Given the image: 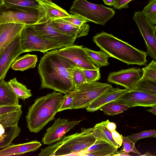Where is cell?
Returning a JSON list of instances; mask_svg holds the SVG:
<instances>
[{
    "label": "cell",
    "instance_id": "cell-20",
    "mask_svg": "<svg viewBox=\"0 0 156 156\" xmlns=\"http://www.w3.org/2000/svg\"><path fill=\"white\" fill-rule=\"evenodd\" d=\"M128 90L126 89L113 88L91 103L86 108V110L87 112H91L98 111L106 104L116 100Z\"/></svg>",
    "mask_w": 156,
    "mask_h": 156
},
{
    "label": "cell",
    "instance_id": "cell-1",
    "mask_svg": "<svg viewBox=\"0 0 156 156\" xmlns=\"http://www.w3.org/2000/svg\"><path fill=\"white\" fill-rule=\"evenodd\" d=\"M76 66L61 55L58 50L47 52L40 60L38 72L41 89H49L66 94L75 89L73 75Z\"/></svg>",
    "mask_w": 156,
    "mask_h": 156
},
{
    "label": "cell",
    "instance_id": "cell-32",
    "mask_svg": "<svg viewBox=\"0 0 156 156\" xmlns=\"http://www.w3.org/2000/svg\"><path fill=\"white\" fill-rule=\"evenodd\" d=\"M142 12L151 23L156 25V0H150Z\"/></svg>",
    "mask_w": 156,
    "mask_h": 156
},
{
    "label": "cell",
    "instance_id": "cell-42",
    "mask_svg": "<svg viewBox=\"0 0 156 156\" xmlns=\"http://www.w3.org/2000/svg\"><path fill=\"white\" fill-rule=\"evenodd\" d=\"M111 132L114 140L117 144L121 147L122 144V135H120L116 130Z\"/></svg>",
    "mask_w": 156,
    "mask_h": 156
},
{
    "label": "cell",
    "instance_id": "cell-17",
    "mask_svg": "<svg viewBox=\"0 0 156 156\" xmlns=\"http://www.w3.org/2000/svg\"><path fill=\"white\" fill-rule=\"evenodd\" d=\"M41 2V7L38 10L39 18L37 23L48 20L53 21L70 16V14L66 11L51 1L43 0Z\"/></svg>",
    "mask_w": 156,
    "mask_h": 156
},
{
    "label": "cell",
    "instance_id": "cell-25",
    "mask_svg": "<svg viewBox=\"0 0 156 156\" xmlns=\"http://www.w3.org/2000/svg\"><path fill=\"white\" fill-rule=\"evenodd\" d=\"M92 134L96 139L105 141L117 149L120 147L114 140L112 132L101 122L96 124L93 127Z\"/></svg>",
    "mask_w": 156,
    "mask_h": 156
},
{
    "label": "cell",
    "instance_id": "cell-26",
    "mask_svg": "<svg viewBox=\"0 0 156 156\" xmlns=\"http://www.w3.org/2000/svg\"><path fill=\"white\" fill-rule=\"evenodd\" d=\"M115 146L102 140L96 139L94 142L87 149L73 153L72 156H88L94 152L108 150H117Z\"/></svg>",
    "mask_w": 156,
    "mask_h": 156
},
{
    "label": "cell",
    "instance_id": "cell-14",
    "mask_svg": "<svg viewBox=\"0 0 156 156\" xmlns=\"http://www.w3.org/2000/svg\"><path fill=\"white\" fill-rule=\"evenodd\" d=\"M129 108L140 106L153 107L156 105V96L138 90L130 89L115 100Z\"/></svg>",
    "mask_w": 156,
    "mask_h": 156
},
{
    "label": "cell",
    "instance_id": "cell-4",
    "mask_svg": "<svg viewBox=\"0 0 156 156\" xmlns=\"http://www.w3.org/2000/svg\"><path fill=\"white\" fill-rule=\"evenodd\" d=\"M93 127L84 129L79 133L63 137L54 144L42 148L38 155L69 156L87 149L96 140L92 134Z\"/></svg>",
    "mask_w": 156,
    "mask_h": 156
},
{
    "label": "cell",
    "instance_id": "cell-33",
    "mask_svg": "<svg viewBox=\"0 0 156 156\" xmlns=\"http://www.w3.org/2000/svg\"><path fill=\"white\" fill-rule=\"evenodd\" d=\"M74 98V93L72 91L63 96L58 112L66 110H71Z\"/></svg>",
    "mask_w": 156,
    "mask_h": 156
},
{
    "label": "cell",
    "instance_id": "cell-5",
    "mask_svg": "<svg viewBox=\"0 0 156 156\" xmlns=\"http://www.w3.org/2000/svg\"><path fill=\"white\" fill-rule=\"evenodd\" d=\"M71 14L80 16L95 23L104 26L115 15L112 8L91 3L87 0H74L70 7Z\"/></svg>",
    "mask_w": 156,
    "mask_h": 156
},
{
    "label": "cell",
    "instance_id": "cell-49",
    "mask_svg": "<svg viewBox=\"0 0 156 156\" xmlns=\"http://www.w3.org/2000/svg\"><path fill=\"white\" fill-rule=\"evenodd\" d=\"M38 0L39 1H40V2H42L43 0ZM48 0V1H51L52 0Z\"/></svg>",
    "mask_w": 156,
    "mask_h": 156
},
{
    "label": "cell",
    "instance_id": "cell-27",
    "mask_svg": "<svg viewBox=\"0 0 156 156\" xmlns=\"http://www.w3.org/2000/svg\"><path fill=\"white\" fill-rule=\"evenodd\" d=\"M0 6L6 8L14 7H30L39 10L41 2L38 0H0Z\"/></svg>",
    "mask_w": 156,
    "mask_h": 156
},
{
    "label": "cell",
    "instance_id": "cell-44",
    "mask_svg": "<svg viewBox=\"0 0 156 156\" xmlns=\"http://www.w3.org/2000/svg\"><path fill=\"white\" fill-rule=\"evenodd\" d=\"M113 156H130V155L129 154V153H125V152L120 151L119 152L117 151L116 152Z\"/></svg>",
    "mask_w": 156,
    "mask_h": 156
},
{
    "label": "cell",
    "instance_id": "cell-8",
    "mask_svg": "<svg viewBox=\"0 0 156 156\" xmlns=\"http://www.w3.org/2000/svg\"><path fill=\"white\" fill-rule=\"evenodd\" d=\"M38 18L39 11L36 9L23 7L6 8L0 6V24L12 23L33 25L37 23Z\"/></svg>",
    "mask_w": 156,
    "mask_h": 156
},
{
    "label": "cell",
    "instance_id": "cell-23",
    "mask_svg": "<svg viewBox=\"0 0 156 156\" xmlns=\"http://www.w3.org/2000/svg\"><path fill=\"white\" fill-rule=\"evenodd\" d=\"M37 62L36 55L27 54L17 57L12 63L11 67L14 70L23 71L34 68Z\"/></svg>",
    "mask_w": 156,
    "mask_h": 156
},
{
    "label": "cell",
    "instance_id": "cell-19",
    "mask_svg": "<svg viewBox=\"0 0 156 156\" xmlns=\"http://www.w3.org/2000/svg\"><path fill=\"white\" fill-rule=\"evenodd\" d=\"M41 143L36 140L17 144L9 145L0 150V156L21 155L34 151L41 146Z\"/></svg>",
    "mask_w": 156,
    "mask_h": 156
},
{
    "label": "cell",
    "instance_id": "cell-29",
    "mask_svg": "<svg viewBox=\"0 0 156 156\" xmlns=\"http://www.w3.org/2000/svg\"><path fill=\"white\" fill-rule=\"evenodd\" d=\"M22 114L21 110L0 115V126L5 127L18 125Z\"/></svg>",
    "mask_w": 156,
    "mask_h": 156
},
{
    "label": "cell",
    "instance_id": "cell-12",
    "mask_svg": "<svg viewBox=\"0 0 156 156\" xmlns=\"http://www.w3.org/2000/svg\"><path fill=\"white\" fill-rule=\"evenodd\" d=\"M81 121H69L68 119L58 118L55 120L52 126L47 129L42 142L44 144L50 145L59 141L66 133Z\"/></svg>",
    "mask_w": 156,
    "mask_h": 156
},
{
    "label": "cell",
    "instance_id": "cell-46",
    "mask_svg": "<svg viewBox=\"0 0 156 156\" xmlns=\"http://www.w3.org/2000/svg\"><path fill=\"white\" fill-rule=\"evenodd\" d=\"M147 111L156 115V105L151 108L147 109Z\"/></svg>",
    "mask_w": 156,
    "mask_h": 156
},
{
    "label": "cell",
    "instance_id": "cell-24",
    "mask_svg": "<svg viewBox=\"0 0 156 156\" xmlns=\"http://www.w3.org/2000/svg\"><path fill=\"white\" fill-rule=\"evenodd\" d=\"M83 48L89 59L97 67L100 68L109 64L108 60L110 56L103 50L97 51L87 48Z\"/></svg>",
    "mask_w": 156,
    "mask_h": 156
},
{
    "label": "cell",
    "instance_id": "cell-11",
    "mask_svg": "<svg viewBox=\"0 0 156 156\" xmlns=\"http://www.w3.org/2000/svg\"><path fill=\"white\" fill-rule=\"evenodd\" d=\"M143 74L142 68H130L111 73L108 76L107 81L129 90L142 78Z\"/></svg>",
    "mask_w": 156,
    "mask_h": 156
},
{
    "label": "cell",
    "instance_id": "cell-36",
    "mask_svg": "<svg viewBox=\"0 0 156 156\" xmlns=\"http://www.w3.org/2000/svg\"><path fill=\"white\" fill-rule=\"evenodd\" d=\"M123 146L120 151L129 153L130 152L141 155L140 152L137 149L135 143L130 140L127 136H122Z\"/></svg>",
    "mask_w": 156,
    "mask_h": 156
},
{
    "label": "cell",
    "instance_id": "cell-30",
    "mask_svg": "<svg viewBox=\"0 0 156 156\" xmlns=\"http://www.w3.org/2000/svg\"><path fill=\"white\" fill-rule=\"evenodd\" d=\"M130 89L156 96V80L141 79Z\"/></svg>",
    "mask_w": 156,
    "mask_h": 156
},
{
    "label": "cell",
    "instance_id": "cell-41",
    "mask_svg": "<svg viewBox=\"0 0 156 156\" xmlns=\"http://www.w3.org/2000/svg\"><path fill=\"white\" fill-rule=\"evenodd\" d=\"M133 0H115V2L112 6L116 9H121L128 8L129 3Z\"/></svg>",
    "mask_w": 156,
    "mask_h": 156
},
{
    "label": "cell",
    "instance_id": "cell-40",
    "mask_svg": "<svg viewBox=\"0 0 156 156\" xmlns=\"http://www.w3.org/2000/svg\"><path fill=\"white\" fill-rule=\"evenodd\" d=\"M22 105H20L0 106V115L21 110Z\"/></svg>",
    "mask_w": 156,
    "mask_h": 156
},
{
    "label": "cell",
    "instance_id": "cell-35",
    "mask_svg": "<svg viewBox=\"0 0 156 156\" xmlns=\"http://www.w3.org/2000/svg\"><path fill=\"white\" fill-rule=\"evenodd\" d=\"M156 136V129L145 130L138 133L132 134L127 137L135 143L141 139L145 138L155 137Z\"/></svg>",
    "mask_w": 156,
    "mask_h": 156
},
{
    "label": "cell",
    "instance_id": "cell-7",
    "mask_svg": "<svg viewBox=\"0 0 156 156\" xmlns=\"http://www.w3.org/2000/svg\"><path fill=\"white\" fill-rule=\"evenodd\" d=\"M22 47L26 52L39 51L45 53L50 50L63 47L58 43L41 36L36 30L34 25H27L21 35Z\"/></svg>",
    "mask_w": 156,
    "mask_h": 156
},
{
    "label": "cell",
    "instance_id": "cell-34",
    "mask_svg": "<svg viewBox=\"0 0 156 156\" xmlns=\"http://www.w3.org/2000/svg\"><path fill=\"white\" fill-rule=\"evenodd\" d=\"M144 71L142 79L156 80V61L153 60L146 67L142 68Z\"/></svg>",
    "mask_w": 156,
    "mask_h": 156
},
{
    "label": "cell",
    "instance_id": "cell-31",
    "mask_svg": "<svg viewBox=\"0 0 156 156\" xmlns=\"http://www.w3.org/2000/svg\"><path fill=\"white\" fill-rule=\"evenodd\" d=\"M8 82L20 98L25 100L32 96L31 90L27 88L25 85L19 82L16 77L11 79Z\"/></svg>",
    "mask_w": 156,
    "mask_h": 156
},
{
    "label": "cell",
    "instance_id": "cell-48",
    "mask_svg": "<svg viewBox=\"0 0 156 156\" xmlns=\"http://www.w3.org/2000/svg\"><path fill=\"white\" fill-rule=\"evenodd\" d=\"M154 34L156 39V25L154 26Z\"/></svg>",
    "mask_w": 156,
    "mask_h": 156
},
{
    "label": "cell",
    "instance_id": "cell-50",
    "mask_svg": "<svg viewBox=\"0 0 156 156\" xmlns=\"http://www.w3.org/2000/svg\"><path fill=\"white\" fill-rule=\"evenodd\" d=\"M155 137L156 138V136H155Z\"/></svg>",
    "mask_w": 156,
    "mask_h": 156
},
{
    "label": "cell",
    "instance_id": "cell-9",
    "mask_svg": "<svg viewBox=\"0 0 156 156\" xmlns=\"http://www.w3.org/2000/svg\"><path fill=\"white\" fill-rule=\"evenodd\" d=\"M133 19L145 41L148 54L156 61V39L154 34V25L148 20L142 11L135 12Z\"/></svg>",
    "mask_w": 156,
    "mask_h": 156
},
{
    "label": "cell",
    "instance_id": "cell-2",
    "mask_svg": "<svg viewBox=\"0 0 156 156\" xmlns=\"http://www.w3.org/2000/svg\"><path fill=\"white\" fill-rule=\"evenodd\" d=\"M93 40L110 57L128 65L143 66L147 62V52L137 49L112 34L102 31L94 36Z\"/></svg>",
    "mask_w": 156,
    "mask_h": 156
},
{
    "label": "cell",
    "instance_id": "cell-16",
    "mask_svg": "<svg viewBox=\"0 0 156 156\" xmlns=\"http://www.w3.org/2000/svg\"><path fill=\"white\" fill-rule=\"evenodd\" d=\"M26 26L12 23L0 24V55L22 33Z\"/></svg>",
    "mask_w": 156,
    "mask_h": 156
},
{
    "label": "cell",
    "instance_id": "cell-3",
    "mask_svg": "<svg viewBox=\"0 0 156 156\" xmlns=\"http://www.w3.org/2000/svg\"><path fill=\"white\" fill-rule=\"evenodd\" d=\"M63 96L62 93L54 91L35 100L26 116L30 132H38L54 119Z\"/></svg>",
    "mask_w": 156,
    "mask_h": 156
},
{
    "label": "cell",
    "instance_id": "cell-47",
    "mask_svg": "<svg viewBox=\"0 0 156 156\" xmlns=\"http://www.w3.org/2000/svg\"><path fill=\"white\" fill-rule=\"evenodd\" d=\"M141 156H153L149 152H147L146 153L143 155H140Z\"/></svg>",
    "mask_w": 156,
    "mask_h": 156
},
{
    "label": "cell",
    "instance_id": "cell-22",
    "mask_svg": "<svg viewBox=\"0 0 156 156\" xmlns=\"http://www.w3.org/2000/svg\"><path fill=\"white\" fill-rule=\"evenodd\" d=\"M21 128L18 125L3 127L0 126V148L10 145L13 140L20 135Z\"/></svg>",
    "mask_w": 156,
    "mask_h": 156
},
{
    "label": "cell",
    "instance_id": "cell-10",
    "mask_svg": "<svg viewBox=\"0 0 156 156\" xmlns=\"http://www.w3.org/2000/svg\"><path fill=\"white\" fill-rule=\"evenodd\" d=\"M34 26L41 36L58 43L63 48L73 44L76 39L58 30L51 20L37 23Z\"/></svg>",
    "mask_w": 156,
    "mask_h": 156
},
{
    "label": "cell",
    "instance_id": "cell-43",
    "mask_svg": "<svg viewBox=\"0 0 156 156\" xmlns=\"http://www.w3.org/2000/svg\"><path fill=\"white\" fill-rule=\"evenodd\" d=\"M101 122L111 132L115 130L116 129V124L113 122H110L108 119L102 121Z\"/></svg>",
    "mask_w": 156,
    "mask_h": 156
},
{
    "label": "cell",
    "instance_id": "cell-18",
    "mask_svg": "<svg viewBox=\"0 0 156 156\" xmlns=\"http://www.w3.org/2000/svg\"><path fill=\"white\" fill-rule=\"evenodd\" d=\"M52 21L58 30L76 39L87 35L90 30V26L87 23L80 27L63 19H58Z\"/></svg>",
    "mask_w": 156,
    "mask_h": 156
},
{
    "label": "cell",
    "instance_id": "cell-45",
    "mask_svg": "<svg viewBox=\"0 0 156 156\" xmlns=\"http://www.w3.org/2000/svg\"><path fill=\"white\" fill-rule=\"evenodd\" d=\"M105 4L110 6H112L115 2V0H103Z\"/></svg>",
    "mask_w": 156,
    "mask_h": 156
},
{
    "label": "cell",
    "instance_id": "cell-37",
    "mask_svg": "<svg viewBox=\"0 0 156 156\" xmlns=\"http://www.w3.org/2000/svg\"><path fill=\"white\" fill-rule=\"evenodd\" d=\"M73 81L75 88L87 83L83 69L77 66L76 67L73 73Z\"/></svg>",
    "mask_w": 156,
    "mask_h": 156
},
{
    "label": "cell",
    "instance_id": "cell-15",
    "mask_svg": "<svg viewBox=\"0 0 156 156\" xmlns=\"http://www.w3.org/2000/svg\"><path fill=\"white\" fill-rule=\"evenodd\" d=\"M21 34L0 55V80L4 79L11 66L18 56L26 52L22 47Z\"/></svg>",
    "mask_w": 156,
    "mask_h": 156
},
{
    "label": "cell",
    "instance_id": "cell-21",
    "mask_svg": "<svg viewBox=\"0 0 156 156\" xmlns=\"http://www.w3.org/2000/svg\"><path fill=\"white\" fill-rule=\"evenodd\" d=\"M19 98L8 82L0 80V106L19 105Z\"/></svg>",
    "mask_w": 156,
    "mask_h": 156
},
{
    "label": "cell",
    "instance_id": "cell-13",
    "mask_svg": "<svg viewBox=\"0 0 156 156\" xmlns=\"http://www.w3.org/2000/svg\"><path fill=\"white\" fill-rule=\"evenodd\" d=\"M59 53L83 69H97V67L89 59L82 45L73 44L58 49Z\"/></svg>",
    "mask_w": 156,
    "mask_h": 156
},
{
    "label": "cell",
    "instance_id": "cell-28",
    "mask_svg": "<svg viewBox=\"0 0 156 156\" xmlns=\"http://www.w3.org/2000/svg\"><path fill=\"white\" fill-rule=\"evenodd\" d=\"M129 108L127 105L114 101L103 105L100 110L102 111L105 114L114 115L123 112Z\"/></svg>",
    "mask_w": 156,
    "mask_h": 156
},
{
    "label": "cell",
    "instance_id": "cell-39",
    "mask_svg": "<svg viewBox=\"0 0 156 156\" xmlns=\"http://www.w3.org/2000/svg\"><path fill=\"white\" fill-rule=\"evenodd\" d=\"M62 19L80 27H82L87 23L90 22L85 18L76 14H70L69 17Z\"/></svg>",
    "mask_w": 156,
    "mask_h": 156
},
{
    "label": "cell",
    "instance_id": "cell-6",
    "mask_svg": "<svg viewBox=\"0 0 156 156\" xmlns=\"http://www.w3.org/2000/svg\"><path fill=\"white\" fill-rule=\"evenodd\" d=\"M111 85L97 81L86 83L76 87L71 109L87 108L102 95L113 89Z\"/></svg>",
    "mask_w": 156,
    "mask_h": 156
},
{
    "label": "cell",
    "instance_id": "cell-38",
    "mask_svg": "<svg viewBox=\"0 0 156 156\" xmlns=\"http://www.w3.org/2000/svg\"><path fill=\"white\" fill-rule=\"evenodd\" d=\"M86 82H95L101 78L99 68L97 69H83Z\"/></svg>",
    "mask_w": 156,
    "mask_h": 156
}]
</instances>
